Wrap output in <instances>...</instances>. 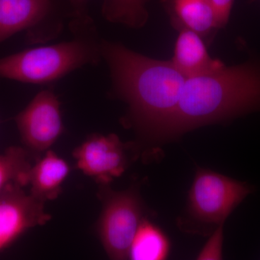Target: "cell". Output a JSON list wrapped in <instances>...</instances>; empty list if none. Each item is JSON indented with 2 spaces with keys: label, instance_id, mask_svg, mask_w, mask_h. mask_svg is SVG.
<instances>
[{
  "label": "cell",
  "instance_id": "6da1fadb",
  "mask_svg": "<svg viewBox=\"0 0 260 260\" xmlns=\"http://www.w3.org/2000/svg\"><path fill=\"white\" fill-rule=\"evenodd\" d=\"M101 49L109 67L112 95L128 106L124 124L147 144L164 143L186 78L172 61L152 59L120 43L102 39Z\"/></svg>",
  "mask_w": 260,
  "mask_h": 260
},
{
  "label": "cell",
  "instance_id": "7a4b0ae2",
  "mask_svg": "<svg viewBox=\"0 0 260 260\" xmlns=\"http://www.w3.org/2000/svg\"><path fill=\"white\" fill-rule=\"evenodd\" d=\"M260 111V67L225 66L211 74L186 78L166 130V142L200 126Z\"/></svg>",
  "mask_w": 260,
  "mask_h": 260
},
{
  "label": "cell",
  "instance_id": "3957f363",
  "mask_svg": "<svg viewBox=\"0 0 260 260\" xmlns=\"http://www.w3.org/2000/svg\"><path fill=\"white\" fill-rule=\"evenodd\" d=\"M73 39L38 47L0 59V78L23 83L47 85L102 59V40L91 17L71 19Z\"/></svg>",
  "mask_w": 260,
  "mask_h": 260
},
{
  "label": "cell",
  "instance_id": "277c9868",
  "mask_svg": "<svg viewBox=\"0 0 260 260\" xmlns=\"http://www.w3.org/2000/svg\"><path fill=\"white\" fill-rule=\"evenodd\" d=\"M102 210L96 223L98 237L110 259H129L132 243L145 219V206L137 188L114 191L100 185Z\"/></svg>",
  "mask_w": 260,
  "mask_h": 260
},
{
  "label": "cell",
  "instance_id": "5b68a950",
  "mask_svg": "<svg viewBox=\"0 0 260 260\" xmlns=\"http://www.w3.org/2000/svg\"><path fill=\"white\" fill-rule=\"evenodd\" d=\"M251 191L247 183L198 167L188 195V213L198 223L223 225Z\"/></svg>",
  "mask_w": 260,
  "mask_h": 260
},
{
  "label": "cell",
  "instance_id": "8992f818",
  "mask_svg": "<svg viewBox=\"0 0 260 260\" xmlns=\"http://www.w3.org/2000/svg\"><path fill=\"white\" fill-rule=\"evenodd\" d=\"M63 20L51 0H0V44L23 31L28 44L49 42L62 30Z\"/></svg>",
  "mask_w": 260,
  "mask_h": 260
},
{
  "label": "cell",
  "instance_id": "52a82bcc",
  "mask_svg": "<svg viewBox=\"0 0 260 260\" xmlns=\"http://www.w3.org/2000/svg\"><path fill=\"white\" fill-rule=\"evenodd\" d=\"M60 106L57 95L47 89L37 93L15 116L22 143L34 156L47 151L64 133Z\"/></svg>",
  "mask_w": 260,
  "mask_h": 260
},
{
  "label": "cell",
  "instance_id": "ba28073f",
  "mask_svg": "<svg viewBox=\"0 0 260 260\" xmlns=\"http://www.w3.org/2000/svg\"><path fill=\"white\" fill-rule=\"evenodd\" d=\"M128 145L115 134H93L73 151L76 167L100 185H109L129 164Z\"/></svg>",
  "mask_w": 260,
  "mask_h": 260
},
{
  "label": "cell",
  "instance_id": "9c48e42d",
  "mask_svg": "<svg viewBox=\"0 0 260 260\" xmlns=\"http://www.w3.org/2000/svg\"><path fill=\"white\" fill-rule=\"evenodd\" d=\"M44 203L23 187L14 186L0 195V251L4 250L29 229L51 220Z\"/></svg>",
  "mask_w": 260,
  "mask_h": 260
},
{
  "label": "cell",
  "instance_id": "30bf717a",
  "mask_svg": "<svg viewBox=\"0 0 260 260\" xmlns=\"http://www.w3.org/2000/svg\"><path fill=\"white\" fill-rule=\"evenodd\" d=\"M179 31L171 61L185 78L211 74L225 66L221 61L210 56L199 34L188 29Z\"/></svg>",
  "mask_w": 260,
  "mask_h": 260
},
{
  "label": "cell",
  "instance_id": "8fae6325",
  "mask_svg": "<svg viewBox=\"0 0 260 260\" xmlns=\"http://www.w3.org/2000/svg\"><path fill=\"white\" fill-rule=\"evenodd\" d=\"M162 3L179 30L188 29L204 37L221 28L209 0H162Z\"/></svg>",
  "mask_w": 260,
  "mask_h": 260
},
{
  "label": "cell",
  "instance_id": "7c38bea8",
  "mask_svg": "<svg viewBox=\"0 0 260 260\" xmlns=\"http://www.w3.org/2000/svg\"><path fill=\"white\" fill-rule=\"evenodd\" d=\"M70 172V167L54 151L36 160L29 175L30 194L43 203L54 200L61 194V188Z\"/></svg>",
  "mask_w": 260,
  "mask_h": 260
},
{
  "label": "cell",
  "instance_id": "4fadbf2b",
  "mask_svg": "<svg viewBox=\"0 0 260 260\" xmlns=\"http://www.w3.org/2000/svg\"><path fill=\"white\" fill-rule=\"evenodd\" d=\"M171 251V243L160 228L148 219H143L129 249V259L164 260Z\"/></svg>",
  "mask_w": 260,
  "mask_h": 260
},
{
  "label": "cell",
  "instance_id": "5bb4252c",
  "mask_svg": "<svg viewBox=\"0 0 260 260\" xmlns=\"http://www.w3.org/2000/svg\"><path fill=\"white\" fill-rule=\"evenodd\" d=\"M35 156L22 147H10L0 154V195L14 186L29 184V175Z\"/></svg>",
  "mask_w": 260,
  "mask_h": 260
},
{
  "label": "cell",
  "instance_id": "9a60e30c",
  "mask_svg": "<svg viewBox=\"0 0 260 260\" xmlns=\"http://www.w3.org/2000/svg\"><path fill=\"white\" fill-rule=\"evenodd\" d=\"M149 0H103V17L112 23L138 29L148 20L147 3Z\"/></svg>",
  "mask_w": 260,
  "mask_h": 260
},
{
  "label": "cell",
  "instance_id": "2e32d148",
  "mask_svg": "<svg viewBox=\"0 0 260 260\" xmlns=\"http://www.w3.org/2000/svg\"><path fill=\"white\" fill-rule=\"evenodd\" d=\"M223 225H218L198 256V259H220L222 257Z\"/></svg>",
  "mask_w": 260,
  "mask_h": 260
},
{
  "label": "cell",
  "instance_id": "e0dca14e",
  "mask_svg": "<svg viewBox=\"0 0 260 260\" xmlns=\"http://www.w3.org/2000/svg\"><path fill=\"white\" fill-rule=\"evenodd\" d=\"M209 2L216 13L220 27L225 26L230 18L234 0H209Z\"/></svg>",
  "mask_w": 260,
  "mask_h": 260
},
{
  "label": "cell",
  "instance_id": "ac0fdd59",
  "mask_svg": "<svg viewBox=\"0 0 260 260\" xmlns=\"http://www.w3.org/2000/svg\"><path fill=\"white\" fill-rule=\"evenodd\" d=\"M72 8L71 18H85L90 16L87 10L88 0H68Z\"/></svg>",
  "mask_w": 260,
  "mask_h": 260
}]
</instances>
